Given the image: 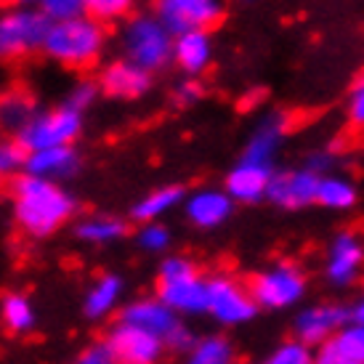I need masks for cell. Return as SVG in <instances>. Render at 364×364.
<instances>
[{
	"label": "cell",
	"mask_w": 364,
	"mask_h": 364,
	"mask_svg": "<svg viewBox=\"0 0 364 364\" xmlns=\"http://www.w3.org/2000/svg\"><path fill=\"white\" fill-rule=\"evenodd\" d=\"M14 210L24 232L32 237H46L70 218L75 203L56 181L24 173L14 181Z\"/></svg>",
	"instance_id": "1"
},
{
	"label": "cell",
	"mask_w": 364,
	"mask_h": 364,
	"mask_svg": "<svg viewBox=\"0 0 364 364\" xmlns=\"http://www.w3.org/2000/svg\"><path fill=\"white\" fill-rule=\"evenodd\" d=\"M104 48H107V27L88 14L80 19L51 24L43 41V53L70 70L93 67L102 59Z\"/></svg>",
	"instance_id": "2"
},
{
	"label": "cell",
	"mask_w": 364,
	"mask_h": 364,
	"mask_svg": "<svg viewBox=\"0 0 364 364\" xmlns=\"http://www.w3.org/2000/svg\"><path fill=\"white\" fill-rule=\"evenodd\" d=\"M120 43L125 59L154 75L173 61L176 35L154 14H136L122 24Z\"/></svg>",
	"instance_id": "3"
},
{
	"label": "cell",
	"mask_w": 364,
	"mask_h": 364,
	"mask_svg": "<svg viewBox=\"0 0 364 364\" xmlns=\"http://www.w3.org/2000/svg\"><path fill=\"white\" fill-rule=\"evenodd\" d=\"M157 298L176 314L208 311V279L189 258H168L160 266Z\"/></svg>",
	"instance_id": "4"
},
{
	"label": "cell",
	"mask_w": 364,
	"mask_h": 364,
	"mask_svg": "<svg viewBox=\"0 0 364 364\" xmlns=\"http://www.w3.org/2000/svg\"><path fill=\"white\" fill-rule=\"evenodd\" d=\"M247 287H250V295L255 298L258 309L287 311V309H295L306 298L309 279H306V272L298 263L277 261L261 269L258 274H253Z\"/></svg>",
	"instance_id": "5"
},
{
	"label": "cell",
	"mask_w": 364,
	"mask_h": 364,
	"mask_svg": "<svg viewBox=\"0 0 364 364\" xmlns=\"http://www.w3.org/2000/svg\"><path fill=\"white\" fill-rule=\"evenodd\" d=\"M51 21L41 9L27 6H3L0 9V61L24 59L35 51H43Z\"/></svg>",
	"instance_id": "6"
},
{
	"label": "cell",
	"mask_w": 364,
	"mask_h": 364,
	"mask_svg": "<svg viewBox=\"0 0 364 364\" xmlns=\"http://www.w3.org/2000/svg\"><path fill=\"white\" fill-rule=\"evenodd\" d=\"M82 131V114L70 109L67 104L53 109H38L32 120L16 133V141L24 152H41L56 146H72Z\"/></svg>",
	"instance_id": "7"
},
{
	"label": "cell",
	"mask_w": 364,
	"mask_h": 364,
	"mask_svg": "<svg viewBox=\"0 0 364 364\" xmlns=\"http://www.w3.org/2000/svg\"><path fill=\"white\" fill-rule=\"evenodd\" d=\"M261 311L250 287L237 282L229 274H215L208 279V314L223 327H240L255 319Z\"/></svg>",
	"instance_id": "8"
},
{
	"label": "cell",
	"mask_w": 364,
	"mask_h": 364,
	"mask_svg": "<svg viewBox=\"0 0 364 364\" xmlns=\"http://www.w3.org/2000/svg\"><path fill=\"white\" fill-rule=\"evenodd\" d=\"M122 322L133 324V327H141L146 333H152L154 338H160L165 348H192V333L183 327V322L178 319V314L173 311L171 306H165L157 301H139L125 309L122 314Z\"/></svg>",
	"instance_id": "9"
},
{
	"label": "cell",
	"mask_w": 364,
	"mask_h": 364,
	"mask_svg": "<svg viewBox=\"0 0 364 364\" xmlns=\"http://www.w3.org/2000/svg\"><path fill=\"white\" fill-rule=\"evenodd\" d=\"M351 322V311L333 301H319L298 309L293 319V338L309 343L311 348H319L327 341H333L335 335Z\"/></svg>",
	"instance_id": "10"
},
{
	"label": "cell",
	"mask_w": 364,
	"mask_h": 364,
	"mask_svg": "<svg viewBox=\"0 0 364 364\" xmlns=\"http://www.w3.org/2000/svg\"><path fill=\"white\" fill-rule=\"evenodd\" d=\"M221 14V0H154V16L176 38L194 30H210Z\"/></svg>",
	"instance_id": "11"
},
{
	"label": "cell",
	"mask_w": 364,
	"mask_h": 364,
	"mask_svg": "<svg viewBox=\"0 0 364 364\" xmlns=\"http://www.w3.org/2000/svg\"><path fill=\"white\" fill-rule=\"evenodd\" d=\"M364 272V240L356 232H341L324 255V279L333 287L354 284Z\"/></svg>",
	"instance_id": "12"
},
{
	"label": "cell",
	"mask_w": 364,
	"mask_h": 364,
	"mask_svg": "<svg viewBox=\"0 0 364 364\" xmlns=\"http://www.w3.org/2000/svg\"><path fill=\"white\" fill-rule=\"evenodd\" d=\"M107 348L114 364H160L165 343L141 327L122 322L112 330Z\"/></svg>",
	"instance_id": "13"
},
{
	"label": "cell",
	"mask_w": 364,
	"mask_h": 364,
	"mask_svg": "<svg viewBox=\"0 0 364 364\" xmlns=\"http://www.w3.org/2000/svg\"><path fill=\"white\" fill-rule=\"evenodd\" d=\"M319 178L309 168H295V171H277L274 173L272 183L266 200L274 203L282 210H301L309 205L316 203V189H319Z\"/></svg>",
	"instance_id": "14"
},
{
	"label": "cell",
	"mask_w": 364,
	"mask_h": 364,
	"mask_svg": "<svg viewBox=\"0 0 364 364\" xmlns=\"http://www.w3.org/2000/svg\"><path fill=\"white\" fill-rule=\"evenodd\" d=\"M99 88L104 96L109 99H120V102H133L141 99L144 93L152 88V72L141 70L139 64L128 59L109 61L99 75Z\"/></svg>",
	"instance_id": "15"
},
{
	"label": "cell",
	"mask_w": 364,
	"mask_h": 364,
	"mask_svg": "<svg viewBox=\"0 0 364 364\" xmlns=\"http://www.w3.org/2000/svg\"><path fill=\"white\" fill-rule=\"evenodd\" d=\"M274 173H277L274 168H261V165L240 160L226 176V194L232 197L234 203H261V200H266Z\"/></svg>",
	"instance_id": "16"
},
{
	"label": "cell",
	"mask_w": 364,
	"mask_h": 364,
	"mask_svg": "<svg viewBox=\"0 0 364 364\" xmlns=\"http://www.w3.org/2000/svg\"><path fill=\"white\" fill-rule=\"evenodd\" d=\"M284 133H287L284 114H269V117H263L258 122V128L253 131V136H250V141L245 144L240 160L261 165V168H274V157H277L279 146H282Z\"/></svg>",
	"instance_id": "17"
},
{
	"label": "cell",
	"mask_w": 364,
	"mask_h": 364,
	"mask_svg": "<svg viewBox=\"0 0 364 364\" xmlns=\"http://www.w3.org/2000/svg\"><path fill=\"white\" fill-rule=\"evenodd\" d=\"M80 171V154L75 152V146H56V149H41L30 152L24 160V173L46 181H59L70 178Z\"/></svg>",
	"instance_id": "18"
},
{
	"label": "cell",
	"mask_w": 364,
	"mask_h": 364,
	"mask_svg": "<svg viewBox=\"0 0 364 364\" xmlns=\"http://www.w3.org/2000/svg\"><path fill=\"white\" fill-rule=\"evenodd\" d=\"M234 210V200L226 189H200L192 197H186V215L200 229H215L221 226Z\"/></svg>",
	"instance_id": "19"
},
{
	"label": "cell",
	"mask_w": 364,
	"mask_h": 364,
	"mask_svg": "<svg viewBox=\"0 0 364 364\" xmlns=\"http://www.w3.org/2000/svg\"><path fill=\"white\" fill-rule=\"evenodd\" d=\"M173 61L186 72L189 77L203 75L213 61V41L208 30H194L186 35L176 38V48H173Z\"/></svg>",
	"instance_id": "20"
},
{
	"label": "cell",
	"mask_w": 364,
	"mask_h": 364,
	"mask_svg": "<svg viewBox=\"0 0 364 364\" xmlns=\"http://www.w3.org/2000/svg\"><path fill=\"white\" fill-rule=\"evenodd\" d=\"M316 203L327 208V210H348L356 203V186L348 178H343V176L327 173V176L319 178Z\"/></svg>",
	"instance_id": "21"
},
{
	"label": "cell",
	"mask_w": 364,
	"mask_h": 364,
	"mask_svg": "<svg viewBox=\"0 0 364 364\" xmlns=\"http://www.w3.org/2000/svg\"><path fill=\"white\" fill-rule=\"evenodd\" d=\"M181 200H183L181 186H160V189L149 192L144 200H139V203L133 205V218L136 221L154 223V218H160L168 210H173Z\"/></svg>",
	"instance_id": "22"
},
{
	"label": "cell",
	"mask_w": 364,
	"mask_h": 364,
	"mask_svg": "<svg viewBox=\"0 0 364 364\" xmlns=\"http://www.w3.org/2000/svg\"><path fill=\"white\" fill-rule=\"evenodd\" d=\"M183 364H237V351L223 335H208L189 348Z\"/></svg>",
	"instance_id": "23"
},
{
	"label": "cell",
	"mask_w": 364,
	"mask_h": 364,
	"mask_svg": "<svg viewBox=\"0 0 364 364\" xmlns=\"http://www.w3.org/2000/svg\"><path fill=\"white\" fill-rule=\"evenodd\" d=\"M35 112H38V107H35V102H32L27 93L21 91L6 93L0 99V128L19 133L32 120Z\"/></svg>",
	"instance_id": "24"
},
{
	"label": "cell",
	"mask_w": 364,
	"mask_h": 364,
	"mask_svg": "<svg viewBox=\"0 0 364 364\" xmlns=\"http://www.w3.org/2000/svg\"><path fill=\"white\" fill-rule=\"evenodd\" d=\"M314 359H316V348L298 338H287L274 346L263 364H314Z\"/></svg>",
	"instance_id": "25"
},
{
	"label": "cell",
	"mask_w": 364,
	"mask_h": 364,
	"mask_svg": "<svg viewBox=\"0 0 364 364\" xmlns=\"http://www.w3.org/2000/svg\"><path fill=\"white\" fill-rule=\"evenodd\" d=\"M77 234L88 242H109V240H117L125 234V221L120 218H107V215H99V218H88L77 226Z\"/></svg>",
	"instance_id": "26"
},
{
	"label": "cell",
	"mask_w": 364,
	"mask_h": 364,
	"mask_svg": "<svg viewBox=\"0 0 364 364\" xmlns=\"http://www.w3.org/2000/svg\"><path fill=\"white\" fill-rule=\"evenodd\" d=\"M136 9V0H85V11L102 24L125 19Z\"/></svg>",
	"instance_id": "27"
},
{
	"label": "cell",
	"mask_w": 364,
	"mask_h": 364,
	"mask_svg": "<svg viewBox=\"0 0 364 364\" xmlns=\"http://www.w3.org/2000/svg\"><path fill=\"white\" fill-rule=\"evenodd\" d=\"M41 11L46 14V19L51 24H61V21H72L85 16V0H43Z\"/></svg>",
	"instance_id": "28"
},
{
	"label": "cell",
	"mask_w": 364,
	"mask_h": 364,
	"mask_svg": "<svg viewBox=\"0 0 364 364\" xmlns=\"http://www.w3.org/2000/svg\"><path fill=\"white\" fill-rule=\"evenodd\" d=\"M117 293H120V279H117V277H104L102 282L91 290L88 314H91V316H99V314L109 311V306L117 301Z\"/></svg>",
	"instance_id": "29"
},
{
	"label": "cell",
	"mask_w": 364,
	"mask_h": 364,
	"mask_svg": "<svg viewBox=\"0 0 364 364\" xmlns=\"http://www.w3.org/2000/svg\"><path fill=\"white\" fill-rule=\"evenodd\" d=\"M335 341L356 364H364V324L348 322L341 333L335 335Z\"/></svg>",
	"instance_id": "30"
},
{
	"label": "cell",
	"mask_w": 364,
	"mask_h": 364,
	"mask_svg": "<svg viewBox=\"0 0 364 364\" xmlns=\"http://www.w3.org/2000/svg\"><path fill=\"white\" fill-rule=\"evenodd\" d=\"M24 160H27V152L21 149L16 139H0V181L16 171H24Z\"/></svg>",
	"instance_id": "31"
},
{
	"label": "cell",
	"mask_w": 364,
	"mask_h": 364,
	"mask_svg": "<svg viewBox=\"0 0 364 364\" xmlns=\"http://www.w3.org/2000/svg\"><path fill=\"white\" fill-rule=\"evenodd\" d=\"M99 93H102V88H99V80H80L75 82L70 88V93H67V99H64V104L70 107V109L75 112H85L88 107H93L96 104V99H99Z\"/></svg>",
	"instance_id": "32"
},
{
	"label": "cell",
	"mask_w": 364,
	"mask_h": 364,
	"mask_svg": "<svg viewBox=\"0 0 364 364\" xmlns=\"http://www.w3.org/2000/svg\"><path fill=\"white\" fill-rule=\"evenodd\" d=\"M3 319L9 324L11 330H27L32 324V309L30 304L19 298V295H11L3 304Z\"/></svg>",
	"instance_id": "33"
},
{
	"label": "cell",
	"mask_w": 364,
	"mask_h": 364,
	"mask_svg": "<svg viewBox=\"0 0 364 364\" xmlns=\"http://www.w3.org/2000/svg\"><path fill=\"white\" fill-rule=\"evenodd\" d=\"M139 242H141V247L157 253V250H165V247H168L171 234H168V229L160 226V223H146L141 232H139Z\"/></svg>",
	"instance_id": "34"
},
{
	"label": "cell",
	"mask_w": 364,
	"mask_h": 364,
	"mask_svg": "<svg viewBox=\"0 0 364 364\" xmlns=\"http://www.w3.org/2000/svg\"><path fill=\"white\" fill-rule=\"evenodd\" d=\"M203 85L194 80V77H186L176 85V91H173V102L178 104V107H192L203 99Z\"/></svg>",
	"instance_id": "35"
},
{
	"label": "cell",
	"mask_w": 364,
	"mask_h": 364,
	"mask_svg": "<svg viewBox=\"0 0 364 364\" xmlns=\"http://www.w3.org/2000/svg\"><path fill=\"white\" fill-rule=\"evenodd\" d=\"M314 364H356L351 356L346 354L343 348L338 346V341H327L324 346H319L316 348V359H314Z\"/></svg>",
	"instance_id": "36"
},
{
	"label": "cell",
	"mask_w": 364,
	"mask_h": 364,
	"mask_svg": "<svg viewBox=\"0 0 364 364\" xmlns=\"http://www.w3.org/2000/svg\"><path fill=\"white\" fill-rule=\"evenodd\" d=\"M348 120L354 125H364V72L348 93Z\"/></svg>",
	"instance_id": "37"
},
{
	"label": "cell",
	"mask_w": 364,
	"mask_h": 364,
	"mask_svg": "<svg viewBox=\"0 0 364 364\" xmlns=\"http://www.w3.org/2000/svg\"><path fill=\"white\" fill-rule=\"evenodd\" d=\"M80 364H114V359H112L107 346H96V348H91L88 354L82 356Z\"/></svg>",
	"instance_id": "38"
},
{
	"label": "cell",
	"mask_w": 364,
	"mask_h": 364,
	"mask_svg": "<svg viewBox=\"0 0 364 364\" xmlns=\"http://www.w3.org/2000/svg\"><path fill=\"white\" fill-rule=\"evenodd\" d=\"M330 165H333V160H330V154H327V152L311 154V160L306 162V168H309V171H314L316 176H327Z\"/></svg>",
	"instance_id": "39"
},
{
	"label": "cell",
	"mask_w": 364,
	"mask_h": 364,
	"mask_svg": "<svg viewBox=\"0 0 364 364\" xmlns=\"http://www.w3.org/2000/svg\"><path fill=\"white\" fill-rule=\"evenodd\" d=\"M351 311V322H359V324H364V293L359 295L354 301V306L348 309Z\"/></svg>",
	"instance_id": "40"
},
{
	"label": "cell",
	"mask_w": 364,
	"mask_h": 364,
	"mask_svg": "<svg viewBox=\"0 0 364 364\" xmlns=\"http://www.w3.org/2000/svg\"><path fill=\"white\" fill-rule=\"evenodd\" d=\"M14 6H27V9H41L43 0H11Z\"/></svg>",
	"instance_id": "41"
}]
</instances>
